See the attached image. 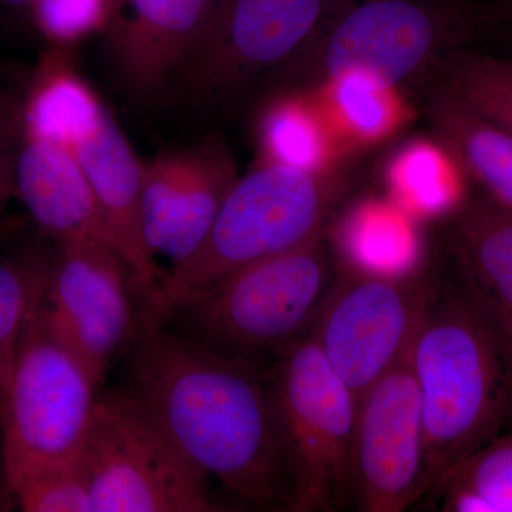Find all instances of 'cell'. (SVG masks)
<instances>
[{"label": "cell", "instance_id": "6da1fadb", "mask_svg": "<svg viewBox=\"0 0 512 512\" xmlns=\"http://www.w3.org/2000/svg\"><path fill=\"white\" fill-rule=\"evenodd\" d=\"M123 389L239 503L293 512L295 488L269 367L147 319Z\"/></svg>", "mask_w": 512, "mask_h": 512}, {"label": "cell", "instance_id": "7a4b0ae2", "mask_svg": "<svg viewBox=\"0 0 512 512\" xmlns=\"http://www.w3.org/2000/svg\"><path fill=\"white\" fill-rule=\"evenodd\" d=\"M429 493L512 426V336L463 281L433 286L412 342ZM427 493V494H429Z\"/></svg>", "mask_w": 512, "mask_h": 512}, {"label": "cell", "instance_id": "3957f363", "mask_svg": "<svg viewBox=\"0 0 512 512\" xmlns=\"http://www.w3.org/2000/svg\"><path fill=\"white\" fill-rule=\"evenodd\" d=\"M508 22L503 6L471 0H345L276 87H311L346 72L410 93L430 89L451 56Z\"/></svg>", "mask_w": 512, "mask_h": 512}, {"label": "cell", "instance_id": "277c9868", "mask_svg": "<svg viewBox=\"0 0 512 512\" xmlns=\"http://www.w3.org/2000/svg\"><path fill=\"white\" fill-rule=\"evenodd\" d=\"M329 228L308 244L242 266L175 303L191 338L261 363L308 336L338 279Z\"/></svg>", "mask_w": 512, "mask_h": 512}, {"label": "cell", "instance_id": "5b68a950", "mask_svg": "<svg viewBox=\"0 0 512 512\" xmlns=\"http://www.w3.org/2000/svg\"><path fill=\"white\" fill-rule=\"evenodd\" d=\"M353 163L322 173L252 165L235 181L198 251L165 274L164 322L188 293L242 266L302 247L326 231L350 190Z\"/></svg>", "mask_w": 512, "mask_h": 512}, {"label": "cell", "instance_id": "8992f818", "mask_svg": "<svg viewBox=\"0 0 512 512\" xmlns=\"http://www.w3.org/2000/svg\"><path fill=\"white\" fill-rule=\"evenodd\" d=\"M90 512H210L211 478L181 453L130 393L100 392L79 454Z\"/></svg>", "mask_w": 512, "mask_h": 512}, {"label": "cell", "instance_id": "52a82bcc", "mask_svg": "<svg viewBox=\"0 0 512 512\" xmlns=\"http://www.w3.org/2000/svg\"><path fill=\"white\" fill-rule=\"evenodd\" d=\"M295 488L293 512L352 504L357 399L311 335L269 367Z\"/></svg>", "mask_w": 512, "mask_h": 512}, {"label": "cell", "instance_id": "ba28073f", "mask_svg": "<svg viewBox=\"0 0 512 512\" xmlns=\"http://www.w3.org/2000/svg\"><path fill=\"white\" fill-rule=\"evenodd\" d=\"M100 389L87 367L43 325L36 305L0 402L5 485L36 468L79 457Z\"/></svg>", "mask_w": 512, "mask_h": 512}, {"label": "cell", "instance_id": "9c48e42d", "mask_svg": "<svg viewBox=\"0 0 512 512\" xmlns=\"http://www.w3.org/2000/svg\"><path fill=\"white\" fill-rule=\"evenodd\" d=\"M345 0H214L174 79L192 104L227 101L306 49Z\"/></svg>", "mask_w": 512, "mask_h": 512}, {"label": "cell", "instance_id": "30bf717a", "mask_svg": "<svg viewBox=\"0 0 512 512\" xmlns=\"http://www.w3.org/2000/svg\"><path fill=\"white\" fill-rule=\"evenodd\" d=\"M37 315L100 386L153 319L130 266L104 242L55 245Z\"/></svg>", "mask_w": 512, "mask_h": 512}, {"label": "cell", "instance_id": "8fae6325", "mask_svg": "<svg viewBox=\"0 0 512 512\" xmlns=\"http://www.w3.org/2000/svg\"><path fill=\"white\" fill-rule=\"evenodd\" d=\"M433 286L419 268L339 271L309 335L357 403L412 345Z\"/></svg>", "mask_w": 512, "mask_h": 512}, {"label": "cell", "instance_id": "7c38bea8", "mask_svg": "<svg viewBox=\"0 0 512 512\" xmlns=\"http://www.w3.org/2000/svg\"><path fill=\"white\" fill-rule=\"evenodd\" d=\"M423 404L412 345L357 406L352 504L362 512H402L429 493Z\"/></svg>", "mask_w": 512, "mask_h": 512}, {"label": "cell", "instance_id": "4fadbf2b", "mask_svg": "<svg viewBox=\"0 0 512 512\" xmlns=\"http://www.w3.org/2000/svg\"><path fill=\"white\" fill-rule=\"evenodd\" d=\"M99 205L111 245L127 262L154 319L164 320L165 274L143 238L140 217L143 164L103 100L94 101L64 138Z\"/></svg>", "mask_w": 512, "mask_h": 512}, {"label": "cell", "instance_id": "5bb4252c", "mask_svg": "<svg viewBox=\"0 0 512 512\" xmlns=\"http://www.w3.org/2000/svg\"><path fill=\"white\" fill-rule=\"evenodd\" d=\"M214 0H117L107 42L124 86L154 99L173 84Z\"/></svg>", "mask_w": 512, "mask_h": 512}, {"label": "cell", "instance_id": "9a60e30c", "mask_svg": "<svg viewBox=\"0 0 512 512\" xmlns=\"http://www.w3.org/2000/svg\"><path fill=\"white\" fill-rule=\"evenodd\" d=\"M13 190L30 224L53 244L111 245L92 187L69 147L20 128Z\"/></svg>", "mask_w": 512, "mask_h": 512}, {"label": "cell", "instance_id": "2e32d148", "mask_svg": "<svg viewBox=\"0 0 512 512\" xmlns=\"http://www.w3.org/2000/svg\"><path fill=\"white\" fill-rule=\"evenodd\" d=\"M256 164L332 171L353 163L306 87H276L255 119Z\"/></svg>", "mask_w": 512, "mask_h": 512}, {"label": "cell", "instance_id": "e0dca14e", "mask_svg": "<svg viewBox=\"0 0 512 512\" xmlns=\"http://www.w3.org/2000/svg\"><path fill=\"white\" fill-rule=\"evenodd\" d=\"M448 220L461 281L512 336V215L480 195Z\"/></svg>", "mask_w": 512, "mask_h": 512}, {"label": "cell", "instance_id": "ac0fdd59", "mask_svg": "<svg viewBox=\"0 0 512 512\" xmlns=\"http://www.w3.org/2000/svg\"><path fill=\"white\" fill-rule=\"evenodd\" d=\"M350 154L386 144L416 120L410 93L372 74L346 72L306 87Z\"/></svg>", "mask_w": 512, "mask_h": 512}, {"label": "cell", "instance_id": "d6986e66", "mask_svg": "<svg viewBox=\"0 0 512 512\" xmlns=\"http://www.w3.org/2000/svg\"><path fill=\"white\" fill-rule=\"evenodd\" d=\"M427 116L431 133L450 148L481 197L512 215L511 131L437 87L429 89Z\"/></svg>", "mask_w": 512, "mask_h": 512}, {"label": "cell", "instance_id": "ffe728a7", "mask_svg": "<svg viewBox=\"0 0 512 512\" xmlns=\"http://www.w3.org/2000/svg\"><path fill=\"white\" fill-rule=\"evenodd\" d=\"M181 161L173 218L161 249L173 266L201 247L239 177L227 141L215 134L181 147Z\"/></svg>", "mask_w": 512, "mask_h": 512}, {"label": "cell", "instance_id": "44dd1931", "mask_svg": "<svg viewBox=\"0 0 512 512\" xmlns=\"http://www.w3.org/2000/svg\"><path fill=\"white\" fill-rule=\"evenodd\" d=\"M387 197L407 214L448 220L470 200L466 171L450 148L434 136L407 138L383 167Z\"/></svg>", "mask_w": 512, "mask_h": 512}, {"label": "cell", "instance_id": "7402d4cb", "mask_svg": "<svg viewBox=\"0 0 512 512\" xmlns=\"http://www.w3.org/2000/svg\"><path fill=\"white\" fill-rule=\"evenodd\" d=\"M55 244L35 227L0 221V402L29 316L39 302Z\"/></svg>", "mask_w": 512, "mask_h": 512}, {"label": "cell", "instance_id": "603a6c76", "mask_svg": "<svg viewBox=\"0 0 512 512\" xmlns=\"http://www.w3.org/2000/svg\"><path fill=\"white\" fill-rule=\"evenodd\" d=\"M330 238L336 252L360 268L387 261L403 271L420 262L414 218L389 197L357 201L343 217L338 235Z\"/></svg>", "mask_w": 512, "mask_h": 512}, {"label": "cell", "instance_id": "cb8c5ba5", "mask_svg": "<svg viewBox=\"0 0 512 512\" xmlns=\"http://www.w3.org/2000/svg\"><path fill=\"white\" fill-rule=\"evenodd\" d=\"M433 491L443 511L512 512V429L468 457Z\"/></svg>", "mask_w": 512, "mask_h": 512}, {"label": "cell", "instance_id": "d4e9b609", "mask_svg": "<svg viewBox=\"0 0 512 512\" xmlns=\"http://www.w3.org/2000/svg\"><path fill=\"white\" fill-rule=\"evenodd\" d=\"M512 133V59L466 49L451 56L433 86ZM430 87V89H431Z\"/></svg>", "mask_w": 512, "mask_h": 512}, {"label": "cell", "instance_id": "484cf974", "mask_svg": "<svg viewBox=\"0 0 512 512\" xmlns=\"http://www.w3.org/2000/svg\"><path fill=\"white\" fill-rule=\"evenodd\" d=\"M25 512H90L89 485L79 457L23 474L6 485Z\"/></svg>", "mask_w": 512, "mask_h": 512}, {"label": "cell", "instance_id": "4316f807", "mask_svg": "<svg viewBox=\"0 0 512 512\" xmlns=\"http://www.w3.org/2000/svg\"><path fill=\"white\" fill-rule=\"evenodd\" d=\"M117 0H35L32 16L37 29L55 47H70L106 32Z\"/></svg>", "mask_w": 512, "mask_h": 512}, {"label": "cell", "instance_id": "83f0119b", "mask_svg": "<svg viewBox=\"0 0 512 512\" xmlns=\"http://www.w3.org/2000/svg\"><path fill=\"white\" fill-rule=\"evenodd\" d=\"M15 146L5 113L0 109V217L13 190V165H15Z\"/></svg>", "mask_w": 512, "mask_h": 512}, {"label": "cell", "instance_id": "f1b7e54d", "mask_svg": "<svg viewBox=\"0 0 512 512\" xmlns=\"http://www.w3.org/2000/svg\"><path fill=\"white\" fill-rule=\"evenodd\" d=\"M33 3H35V0H0V5L3 8L16 13H23V15L32 13Z\"/></svg>", "mask_w": 512, "mask_h": 512}, {"label": "cell", "instance_id": "f546056e", "mask_svg": "<svg viewBox=\"0 0 512 512\" xmlns=\"http://www.w3.org/2000/svg\"><path fill=\"white\" fill-rule=\"evenodd\" d=\"M9 503L10 497L6 490L5 476H3L2 434H0V507H5Z\"/></svg>", "mask_w": 512, "mask_h": 512}, {"label": "cell", "instance_id": "4dcf8cb0", "mask_svg": "<svg viewBox=\"0 0 512 512\" xmlns=\"http://www.w3.org/2000/svg\"><path fill=\"white\" fill-rule=\"evenodd\" d=\"M501 5H503V8L505 9V13H507L508 20H510V23H512V2H500Z\"/></svg>", "mask_w": 512, "mask_h": 512}, {"label": "cell", "instance_id": "1f68e13d", "mask_svg": "<svg viewBox=\"0 0 512 512\" xmlns=\"http://www.w3.org/2000/svg\"><path fill=\"white\" fill-rule=\"evenodd\" d=\"M500 2H512V0H500Z\"/></svg>", "mask_w": 512, "mask_h": 512}]
</instances>
